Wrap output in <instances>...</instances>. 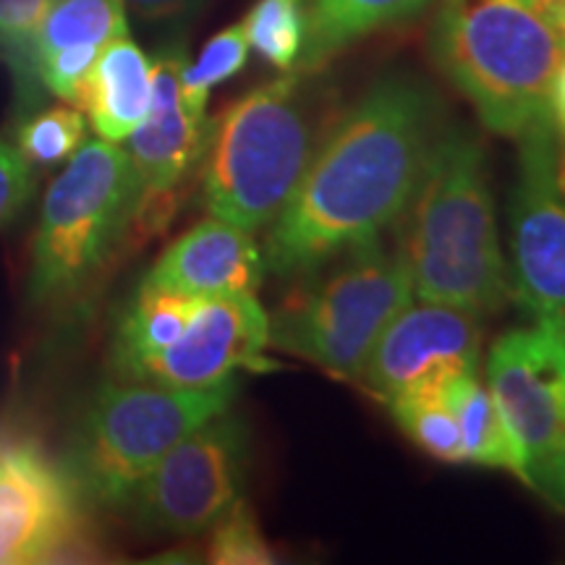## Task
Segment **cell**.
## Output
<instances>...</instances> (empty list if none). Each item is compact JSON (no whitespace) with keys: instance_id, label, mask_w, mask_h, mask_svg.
<instances>
[{"instance_id":"cell-9","label":"cell","mask_w":565,"mask_h":565,"mask_svg":"<svg viewBox=\"0 0 565 565\" xmlns=\"http://www.w3.org/2000/svg\"><path fill=\"white\" fill-rule=\"evenodd\" d=\"M246 461L249 433L228 406L175 443L137 484L121 511L145 532L202 534L242 498Z\"/></svg>"},{"instance_id":"cell-16","label":"cell","mask_w":565,"mask_h":565,"mask_svg":"<svg viewBox=\"0 0 565 565\" xmlns=\"http://www.w3.org/2000/svg\"><path fill=\"white\" fill-rule=\"evenodd\" d=\"M124 34H129L124 0H51L34 40L42 87L63 103L79 105L97 55Z\"/></svg>"},{"instance_id":"cell-24","label":"cell","mask_w":565,"mask_h":565,"mask_svg":"<svg viewBox=\"0 0 565 565\" xmlns=\"http://www.w3.org/2000/svg\"><path fill=\"white\" fill-rule=\"evenodd\" d=\"M87 141V116L76 105L30 113L21 118L17 141L30 166H53L74 154Z\"/></svg>"},{"instance_id":"cell-28","label":"cell","mask_w":565,"mask_h":565,"mask_svg":"<svg viewBox=\"0 0 565 565\" xmlns=\"http://www.w3.org/2000/svg\"><path fill=\"white\" fill-rule=\"evenodd\" d=\"M207 0H124L126 9H131L145 21H179L194 17L204 9Z\"/></svg>"},{"instance_id":"cell-1","label":"cell","mask_w":565,"mask_h":565,"mask_svg":"<svg viewBox=\"0 0 565 565\" xmlns=\"http://www.w3.org/2000/svg\"><path fill=\"white\" fill-rule=\"evenodd\" d=\"M435 95L383 76L320 137L299 186L267 225L265 270L291 280L398 223L440 134Z\"/></svg>"},{"instance_id":"cell-14","label":"cell","mask_w":565,"mask_h":565,"mask_svg":"<svg viewBox=\"0 0 565 565\" xmlns=\"http://www.w3.org/2000/svg\"><path fill=\"white\" fill-rule=\"evenodd\" d=\"M186 53L181 45L160 51L152 61V103L139 129L131 134L129 152L141 196L173 194L189 171L202 160L210 137L207 108H196L181 89Z\"/></svg>"},{"instance_id":"cell-21","label":"cell","mask_w":565,"mask_h":565,"mask_svg":"<svg viewBox=\"0 0 565 565\" xmlns=\"http://www.w3.org/2000/svg\"><path fill=\"white\" fill-rule=\"evenodd\" d=\"M448 387V385H445ZM445 387H422L391 401L395 424L424 454L443 463H466L463 437Z\"/></svg>"},{"instance_id":"cell-5","label":"cell","mask_w":565,"mask_h":565,"mask_svg":"<svg viewBox=\"0 0 565 565\" xmlns=\"http://www.w3.org/2000/svg\"><path fill=\"white\" fill-rule=\"evenodd\" d=\"M291 280L270 315V345L343 380L359 377L383 330L414 301L404 257L380 236Z\"/></svg>"},{"instance_id":"cell-2","label":"cell","mask_w":565,"mask_h":565,"mask_svg":"<svg viewBox=\"0 0 565 565\" xmlns=\"http://www.w3.org/2000/svg\"><path fill=\"white\" fill-rule=\"evenodd\" d=\"M398 223L395 249L412 275L414 299L477 317L503 312L513 291L482 141L440 129Z\"/></svg>"},{"instance_id":"cell-10","label":"cell","mask_w":565,"mask_h":565,"mask_svg":"<svg viewBox=\"0 0 565 565\" xmlns=\"http://www.w3.org/2000/svg\"><path fill=\"white\" fill-rule=\"evenodd\" d=\"M508 204V275L526 315H565V150L547 113L515 137Z\"/></svg>"},{"instance_id":"cell-7","label":"cell","mask_w":565,"mask_h":565,"mask_svg":"<svg viewBox=\"0 0 565 565\" xmlns=\"http://www.w3.org/2000/svg\"><path fill=\"white\" fill-rule=\"evenodd\" d=\"M139 196L129 152L116 141H84L42 200L32 238L34 301L55 303L82 294L129 238Z\"/></svg>"},{"instance_id":"cell-18","label":"cell","mask_w":565,"mask_h":565,"mask_svg":"<svg viewBox=\"0 0 565 565\" xmlns=\"http://www.w3.org/2000/svg\"><path fill=\"white\" fill-rule=\"evenodd\" d=\"M204 296L173 291L141 280L116 328L110 366L118 380H134L141 364L173 345L189 328Z\"/></svg>"},{"instance_id":"cell-25","label":"cell","mask_w":565,"mask_h":565,"mask_svg":"<svg viewBox=\"0 0 565 565\" xmlns=\"http://www.w3.org/2000/svg\"><path fill=\"white\" fill-rule=\"evenodd\" d=\"M249 51V40H246L242 24L225 26L223 32L207 40V45L196 55V61H186V66H183L181 89L186 100L194 103L196 108H207L210 92L217 84L228 82L231 76H236L246 66Z\"/></svg>"},{"instance_id":"cell-3","label":"cell","mask_w":565,"mask_h":565,"mask_svg":"<svg viewBox=\"0 0 565 565\" xmlns=\"http://www.w3.org/2000/svg\"><path fill=\"white\" fill-rule=\"evenodd\" d=\"M429 51L479 121L515 139L547 113L565 45L529 0H440Z\"/></svg>"},{"instance_id":"cell-23","label":"cell","mask_w":565,"mask_h":565,"mask_svg":"<svg viewBox=\"0 0 565 565\" xmlns=\"http://www.w3.org/2000/svg\"><path fill=\"white\" fill-rule=\"evenodd\" d=\"M242 26L259 58L273 68L294 71L307 40V0H257Z\"/></svg>"},{"instance_id":"cell-29","label":"cell","mask_w":565,"mask_h":565,"mask_svg":"<svg viewBox=\"0 0 565 565\" xmlns=\"http://www.w3.org/2000/svg\"><path fill=\"white\" fill-rule=\"evenodd\" d=\"M547 118H550V124H553L557 139H561V145L565 150V55H563V61L557 63L553 82H550Z\"/></svg>"},{"instance_id":"cell-17","label":"cell","mask_w":565,"mask_h":565,"mask_svg":"<svg viewBox=\"0 0 565 565\" xmlns=\"http://www.w3.org/2000/svg\"><path fill=\"white\" fill-rule=\"evenodd\" d=\"M152 103V61L129 34L103 47L84 79L79 105L105 141H126L145 121Z\"/></svg>"},{"instance_id":"cell-26","label":"cell","mask_w":565,"mask_h":565,"mask_svg":"<svg viewBox=\"0 0 565 565\" xmlns=\"http://www.w3.org/2000/svg\"><path fill=\"white\" fill-rule=\"evenodd\" d=\"M207 561L215 565H270L278 561L257 515L242 498L210 526Z\"/></svg>"},{"instance_id":"cell-30","label":"cell","mask_w":565,"mask_h":565,"mask_svg":"<svg viewBox=\"0 0 565 565\" xmlns=\"http://www.w3.org/2000/svg\"><path fill=\"white\" fill-rule=\"evenodd\" d=\"M547 21H550V26H553V30L557 32V38H561V42L565 45V3L557 6V9L547 17Z\"/></svg>"},{"instance_id":"cell-4","label":"cell","mask_w":565,"mask_h":565,"mask_svg":"<svg viewBox=\"0 0 565 565\" xmlns=\"http://www.w3.org/2000/svg\"><path fill=\"white\" fill-rule=\"evenodd\" d=\"M320 134L299 76L259 84L210 121L202 202L212 217L267 231L299 186Z\"/></svg>"},{"instance_id":"cell-6","label":"cell","mask_w":565,"mask_h":565,"mask_svg":"<svg viewBox=\"0 0 565 565\" xmlns=\"http://www.w3.org/2000/svg\"><path fill=\"white\" fill-rule=\"evenodd\" d=\"M236 383L183 391L110 380L89 398L71 433L63 469L87 503L121 511L137 484L175 443L231 406Z\"/></svg>"},{"instance_id":"cell-12","label":"cell","mask_w":565,"mask_h":565,"mask_svg":"<svg viewBox=\"0 0 565 565\" xmlns=\"http://www.w3.org/2000/svg\"><path fill=\"white\" fill-rule=\"evenodd\" d=\"M482 317L463 309L414 299L377 338L356 383L380 404L422 387H445L461 374L479 372Z\"/></svg>"},{"instance_id":"cell-20","label":"cell","mask_w":565,"mask_h":565,"mask_svg":"<svg viewBox=\"0 0 565 565\" xmlns=\"http://www.w3.org/2000/svg\"><path fill=\"white\" fill-rule=\"evenodd\" d=\"M445 395H448V404L454 406L458 427H461L466 463L508 471L526 484V466L519 443H515L490 385L479 380V372L450 380Z\"/></svg>"},{"instance_id":"cell-11","label":"cell","mask_w":565,"mask_h":565,"mask_svg":"<svg viewBox=\"0 0 565 565\" xmlns=\"http://www.w3.org/2000/svg\"><path fill=\"white\" fill-rule=\"evenodd\" d=\"M82 492L30 437L0 440V565L92 553Z\"/></svg>"},{"instance_id":"cell-8","label":"cell","mask_w":565,"mask_h":565,"mask_svg":"<svg viewBox=\"0 0 565 565\" xmlns=\"http://www.w3.org/2000/svg\"><path fill=\"white\" fill-rule=\"evenodd\" d=\"M487 385L524 456L526 487L565 513V315L500 335Z\"/></svg>"},{"instance_id":"cell-22","label":"cell","mask_w":565,"mask_h":565,"mask_svg":"<svg viewBox=\"0 0 565 565\" xmlns=\"http://www.w3.org/2000/svg\"><path fill=\"white\" fill-rule=\"evenodd\" d=\"M51 0H0V58L11 71L21 118L40 105L42 82L34 61V40Z\"/></svg>"},{"instance_id":"cell-13","label":"cell","mask_w":565,"mask_h":565,"mask_svg":"<svg viewBox=\"0 0 565 565\" xmlns=\"http://www.w3.org/2000/svg\"><path fill=\"white\" fill-rule=\"evenodd\" d=\"M270 312L257 294L204 296L183 335L139 366L137 383L204 391L233 380L238 370H273Z\"/></svg>"},{"instance_id":"cell-31","label":"cell","mask_w":565,"mask_h":565,"mask_svg":"<svg viewBox=\"0 0 565 565\" xmlns=\"http://www.w3.org/2000/svg\"><path fill=\"white\" fill-rule=\"evenodd\" d=\"M529 3H532L534 6V9L536 11H540L542 13V17H550V13H553L555 9H557V6H561V3H565V0H529Z\"/></svg>"},{"instance_id":"cell-15","label":"cell","mask_w":565,"mask_h":565,"mask_svg":"<svg viewBox=\"0 0 565 565\" xmlns=\"http://www.w3.org/2000/svg\"><path fill=\"white\" fill-rule=\"evenodd\" d=\"M265 257L254 233L210 217L181 233L147 273V282L194 296L257 294Z\"/></svg>"},{"instance_id":"cell-19","label":"cell","mask_w":565,"mask_h":565,"mask_svg":"<svg viewBox=\"0 0 565 565\" xmlns=\"http://www.w3.org/2000/svg\"><path fill=\"white\" fill-rule=\"evenodd\" d=\"M433 0H307L299 68L317 71L366 34L414 19Z\"/></svg>"},{"instance_id":"cell-27","label":"cell","mask_w":565,"mask_h":565,"mask_svg":"<svg viewBox=\"0 0 565 565\" xmlns=\"http://www.w3.org/2000/svg\"><path fill=\"white\" fill-rule=\"evenodd\" d=\"M34 192L32 166L13 141L0 137V228L17 221Z\"/></svg>"}]
</instances>
